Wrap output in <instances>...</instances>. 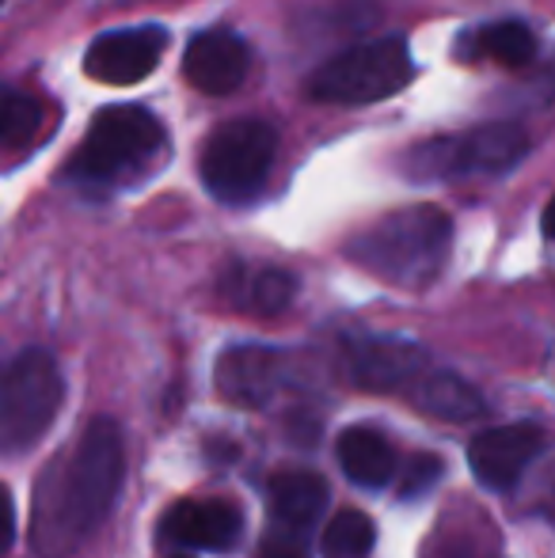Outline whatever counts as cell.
<instances>
[{"label":"cell","instance_id":"cell-13","mask_svg":"<svg viewBox=\"0 0 555 558\" xmlns=\"http://www.w3.org/2000/svg\"><path fill=\"white\" fill-rule=\"evenodd\" d=\"M278 353L267 345H232L217 361V391L237 407H267L278 388Z\"/></svg>","mask_w":555,"mask_h":558},{"label":"cell","instance_id":"cell-18","mask_svg":"<svg viewBox=\"0 0 555 558\" xmlns=\"http://www.w3.org/2000/svg\"><path fill=\"white\" fill-rule=\"evenodd\" d=\"M475 50L506 69H521L536 58V31L521 20L487 23L483 31H475Z\"/></svg>","mask_w":555,"mask_h":558},{"label":"cell","instance_id":"cell-3","mask_svg":"<svg viewBox=\"0 0 555 558\" xmlns=\"http://www.w3.org/2000/svg\"><path fill=\"white\" fill-rule=\"evenodd\" d=\"M411 81H415V61H411L408 38L385 35V38H373V43L350 46L347 53L319 65L309 92L319 104L362 107V104L393 99Z\"/></svg>","mask_w":555,"mask_h":558},{"label":"cell","instance_id":"cell-20","mask_svg":"<svg viewBox=\"0 0 555 558\" xmlns=\"http://www.w3.org/2000/svg\"><path fill=\"white\" fill-rule=\"evenodd\" d=\"M373 536H377V529H373L370 517L358 513V509H342V513H335L331 524H327L324 551L327 558H362V555H370Z\"/></svg>","mask_w":555,"mask_h":558},{"label":"cell","instance_id":"cell-24","mask_svg":"<svg viewBox=\"0 0 555 558\" xmlns=\"http://www.w3.org/2000/svg\"><path fill=\"white\" fill-rule=\"evenodd\" d=\"M544 235L555 243V194H552V202L544 206Z\"/></svg>","mask_w":555,"mask_h":558},{"label":"cell","instance_id":"cell-10","mask_svg":"<svg viewBox=\"0 0 555 558\" xmlns=\"http://www.w3.org/2000/svg\"><path fill=\"white\" fill-rule=\"evenodd\" d=\"M248 73H252V50L232 31H202L183 53L186 84L202 96H232L248 84Z\"/></svg>","mask_w":555,"mask_h":558},{"label":"cell","instance_id":"cell-17","mask_svg":"<svg viewBox=\"0 0 555 558\" xmlns=\"http://www.w3.org/2000/svg\"><path fill=\"white\" fill-rule=\"evenodd\" d=\"M411 403L422 407V411L434 414V418H442V422H472L483 414V396L472 388V384L460 380V376H453V373L422 376L415 384V391H411Z\"/></svg>","mask_w":555,"mask_h":558},{"label":"cell","instance_id":"cell-16","mask_svg":"<svg viewBox=\"0 0 555 558\" xmlns=\"http://www.w3.org/2000/svg\"><path fill=\"white\" fill-rule=\"evenodd\" d=\"M221 289L232 296V304L248 312H260V316H278L293 304L297 281L293 274L278 270V266H244L237 263L229 270V278L221 281Z\"/></svg>","mask_w":555,"mask_h":558},{"label":"cell","instance_id":"cell-22","mask_svg":"<svg viewBox=\"0 0 555 558\" xmlns=\"http://www.w3.org/2000/svg\"><path fill=\"white\" fill-rule=\"evenodd\" d=\"M260 558H309V547H304V532L275 521L267 529V536H263V544H260Z\"/></svg>","mask_w":555,"mask_h":558},{"label":"cell","instance_id":"cell-5","mask_svg":"<svg viewBox=\"0 0 555 558\" xmlns=\"http://www.w3.org/2000/svg\"><path fill=\"white\" fill-rule=\"evenodd\" d=\"M278 156V133L263 118H237L209 133L202 145V183L217 202H248L263 191Z\"/></svg>","mask_w":555,"mask_h":558},{"label":"cell","instance_id":"cell-8","mask_svg":"<svg viewBox=\"0 0 555 558\" xmlns=\"http://www.w3.org/2000/svg\"><path fill=\"white\" fill-rule=\"evenodd\" d=\"M548 437L533 422H514V426L483 429L468 445V468L487 490H514L526 475V468L544 452Z\"/></svg>","mask_w":555,"mask_h":558},{"label":"cell","instance_id":"cell-12","mask_svg":"<svg viewBox=\"0 0 555 558\" xmlns=\"http://www.w3.org/2000/svg\"><path fill=\"white\" fill-rule=\"evenodd\" d=\"M426 350L408 338H358L347 353L350 380L365 391H393L419 380Z\"/></svg>","mask_w":555,"mask_h":558},{"label":"cell","instance_id":"cell-19","mask_svg":"<svg viewBox=\"0 0 555 558\" xmlns=\"http://www.w3.org/2000/svg\"><path fill=\"white\" fill-rule=\"evenodd\" d=\"M46 122V107L27 88H0V148H23L38 137Z\"/></svg>","mask_w":555,"mask_h":558},{"label":"cell","instance_id":"cell-14","mask_svg":"<svg viewBox=\"0 0 555 558\" xmlns=\"http://www.w3.org/2000/svg\"><path fill=\"white\" fill-rule=\"evenodd\" d=\"M327 501H331V490H327L324 475L309 468H286L270 478V513L278 524L309 532L324 517Z\"/></svg>","mask_w":555,"mask_h":558},{"label":"cell","instance_id":"cell-15","mask_svg":"<svg viewBox=\"0 0 555 558\" xmlns=\"http://www.w3.org/2000/svg\"><path fill=\"white\" fill-rule=\"evenodd\" d=\"M335 452H339V468L347 471V478L354 486L381 490V486L393 483L396 448L388 445V437L377 434V429H370V426L342 429L339 441H335Z\"/></svg>","mask_w":555,"mask_h":558},{"label":"cell","instance_id":"cell-6","mask_svg":"<svg viewBox=\"0 0 555 558\" xmlns=\"http://www.w3.org/2000/svg\"><path fill=\"white\" fill-rule=\"evenodd\" d=\"M529 153V137L518 125H475L468 133L422 141L408 153L403 171L415 179H464V175H506Z\"/></svg>","mask_w":555,"mask_h":558},{"label":"cell","instance_id":"cell-4","mask_svg":"<svg viewBox=\"0 0 555 558\" xmlns=\"http://www.w3.org/2000/svg\"><path fill=\"white\" fill-rule=\"evenodd\" d=\"M65 399L61 368L46 350H27L0 376V456H20L46 437Z\"/></svg>","mask_w":555,"mask_h":558},{"label":"cell","instance_id":"cell-1","mask_svg":"<svg viewBox=\"0 0 555 558\" xmlns=\"http://www.w3.org/2000/svg\"><path fill=\"white\" fill-rule=\"evenodd\" d=\"M126 448L111 418L88 422L69 452L50 460L31 498V547L43 558H69L81 551L107 521L122 490Z\"/></svg>","mask_w":555,"mask_h":558},{"label":"cell","instance_id":"cell-26","mask_svg":"<svg viewBox=\"0 0 555 558\" xmlns=\"http://www.w3.org/2000/svg\"><path fill=\"white\" fill-rule=\"evenodd\" d=\"M0 4H4V0H0Z\"/></svg>","mask_w":555,"mask_h":558},{"label":"cell","instance_id":"cell-9","mask_svg":"<svg viewBox=\"0 0 555 558\" xmlns=\"http://www.w3.org/2000/svg\"><path fill=\"white\" fill-rule=\"evenodd\" d=\"M168 35L160 27L107 31L84 53V73L99 84H137L160 65Z\"/></svg>","mask_w":555,"mask_h":558},{"label":"cell","instance_id":"cell-7","mask_svg":"<svg viewBox=\"0 0 555 558\" xmlns=\"http://www.w3.org/2000/svg\"><path fill=\"white\" fill-rule=\"evenodd\" d=\"M164 145L160 122L145 107H107L96 114L81 153L73 160V175L84 183H114L130 171L145 168Z\"/></svg>","mask_w":555,"mask_h":558},{"label":"cell","instance_id":"cell-11","mask_svg":"<svg viewBox=\"0 0 555 558\" xmlns=\"http://www.w3.org/2000/svg\"><path fill=\"white\" fill-rule=\"evenodd\" d=\"M164 547H194V551H232L244 532V517L229 501H176L160 517Z\"/></svg>","mask_w":555,"mask_h":558},{"label":"cell","instance_id":"cell-23","mask_svg":"<svg viewBox=\"0 0 555 558\" xmlns=\"http://www.w3.org/2000/svg\"><path fill=\"white\" fill-rule=\"evenodd\" d=\"M15 539V501L8 486H0V551H8Z\"/></svg>","mask_w":555,"mask_h":558},{"label":"cell","instance_id":"cell-25","mask_svg":"<svg viewBox=\"0 0 555 558\" xmlns=\"http://www.w3.org/2000/svg\"><path fill=\"white\" fill-rule=\"evenodd\" d=\"M176 558H186V555H176Z\"/></svg>","mask_w":555,"mask_h":558},{"label":"cell","instance_id":"cell-21","mask_svg":"<svg viewBox=\"0 0 555 558\" xmlns=\"http://www.w3.org/2000/svg\"><path fill=\"white\" fill-rule=\"evenodd\" d=\"M437 478H442V460L437 456H411L408 468H403L400 498H419V494L434 490Z\"/></svg>","mask_w":555,"mask_h":558},{"label":"cell","instance_id":"cell-2","mask_svg":"<svg viewBox=\"0 0 555 558\" xmlns=\"http://www.w3.org/2000/svg\"><path fill=\"white\" fill-rule=\"evenodd\" d=\"M453 243V221L437 206H408L385 214L381 221L347 243L350 263L373 278L400 289H422L442 274Z\"/></svg>","mask_w":555,"mask_h":558}]
</instances>
